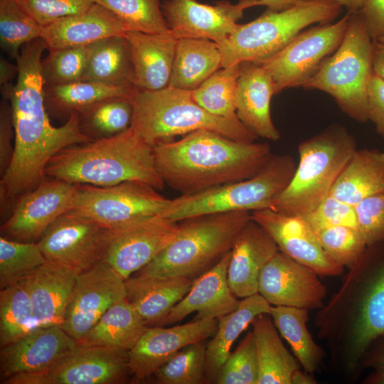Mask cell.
Here are the masks:
<instances>
[{
    "label": "cell",
    "instance_id": "11",
    "mask_svg": "<svg viewBox=\"0 0 384 384\" xmlns=\"http://www.w3.org/2000/svg\"><path fill=\"white\" fill-rule=\"evenodd\" d=\"M171 199L138 181L110 186L78 184L69 211L90 218L108 228L161 215Z\"/></svg>",
    "mask_w": 384,
    "mask_h": 384
},
{
    "label": "cell",
    "instance_id": "9",
    "mask_svg": "<svg viewBox=\"0 0 384 384\" xmlns=\"http://www.w3.org/2000/svg\"><path fill=\"white\" fill-rule=\"evenodd\" d=\"M373 41L360 11L351 13L341 43L302 87L330 95L348 117L366 122L368 87L373 74Z\"/></svg>",
    "mask_w": 384,
    "mask_h": 384
},
{
    "label": "cell",
    "instance_id": "12",
    "mask_svg": "<svg viewBox=\"0 0 384 384\" xmlns=\"http://www.w3.org/2000/svg\"><path fill=\"white\" fill-rule=\"evenodd\" d=\"M350 12L335 23L302 31L273 56L260 62L270 74L274 95L302 87L321 63L338 48L346 33Z\"/></svg>",
    "mask_w": 384,
    "mask_h": 384
},
{
    "label": "cell",
    "instance_id": "32",
    "mask_svg": "<svg viewBox=\"0 0 384 384\" xmlns=\"http://www.w3.org/2000/svg\"><path fill=\"white\" fill-rule=\"evenodd\" d=\"M259 363L257 384H292L301 365L284 346L271 316L257 315L251 323Z\"/></svg>",
    "mask_w": 384,
    "mask_h": 384
},
{
    "label": "cell",
    "instance_id": "27",
    "mask_svg": "<svg viewBox=\"0 0 384 384\" xmlns=\"http://www.w3.org/2000/svg\"><path fill=\"white\" fill-rule=\"evenodd\" d=\"M133 68L132 84L139 90H158L169 84L178 39L162 33L127 31Z\"/></svg>",
    "mask_w": 384,
    "mask_h": 384
},
{
    "label": "cell",
    "instance_id": "20",
    "mask_svg": "<svg viewBox=\"0 0 384 384\" xmlns=\"http://www.w3.org/2000/svg\"><path fill=\"white\" fill-rule=\"evenodd\" d=\"M251 218L274 239L279 250L321 277H335L343 267L323 250L315 232L302 216L289 215L271 208L254 210Z\"/></svg>",
    "mask_w": 384,
    "mask_h": 384
},
{
    "label": "cell",
    "instance_id": "16",
    "mask_svg": "<svg viewBox=\"0 0 384 384\" xmlns=\"http://www.w3.org/2000/svg\"><path fill=\"white\" fill-rule=\"evenodd\" d=\"M110 230L68 211L48 228L38 244L47 261L84 271L102 260Z\"/></svg>",
    "mask_w": 384,
    "mask_h": 384
},
{
    "label": "cell",
    "instance_id": "42",
    "mask_svg": "<svg viewBox=\"0 0 384 384\" xmlns=\"http://www.w3.org/2000/svg\"><path fill=\"white\" fill-rule=\"evenodd\" d=\"M47 262L38 242L0 238V287L14 284Z\"/></svg>",
    "mask_w": 384,
    "mask_h": 384
},
{
    "label": "cell",
    "instance_id": "54",
    "mask_svg": "<svg viewBox=\"0 0 384 384\" xmlns=\"http://www.w3.org/2000/svg\"><path fill=\"white\" fill-rule=\"evenodd\" d=\"M359 11L373 41L384 43V0H362Z\"/></svg>",
    "mask_w": 384,
    "mask_h": 384
},
{
    "label": "cell",
    "instance_id": "50",
    "mask_svg": "<svg viewBox=\"0 0 384 384\" xmlns=\"http://www.w3.org/2000/svg\"><path fill=\"white\" fill-rule=\"evenodd\" d=\"M354 207L358 228L367 245L384 242V191L364 198Z\"/></svg>",
    "mask_w": 384,
    "mask_h": 384
},
{
    "label": "cell",
    "instance_id": "18",
    "mask_svg": "<svg viewBox=\"0 0 384 384\" xmlns=\"http://www.w3.org/2000/svg\"><path fill=\"white\" fill-rule=\"evenodd\" d=\"M256 1L206 4L196 0H166L161 9L171 32L177 39H208L218 44L235 30L245 10L256 6Z\"/></svg>",
    "mask_w": 384,
    "mask_h": 384
},
{
    "label": "cell",
    "instance_id": "8",
    "mask_svg": "<svg viewBox=\"0 0 384 384\" xmlns=\"http://www.w3.org/2000/svg\"><path fill=\"white\" fill-rule=\"evenodd\" d=\"M338 0H312L291 8L267 10L218 43L222 68L243 62L260 63L275 55L305 28L330 23L342 11Z\"/></svg>",
    "mask_w": 384,
    "mask_h": 384
},
{
    "label": "cell",
    "instance_id": "23",
    "mask_svg": "<svg viewBox=\"0 0 384 384\" xmlns=\"http://www.w3.org/2000/svg\"><path fill=\"white\" fill-rule=\"evenodd\" d=\"M231 250L194 279L189 292L169 312L161 326L182 321L196 311L194 319H216L234 311L239 304L228 282Z\"/></svg>",
    "mask_w": 384,
    "mask_h": 384
},
{
    "label": "cell",
    "instance_id": "41",
    "mask_svg": "<svg viewBox=\"0 0 384 384\" xmlns=\"http://www.w3.org/2000/svg\"><path fill=\"white\" fill-rule=\"evenodd\" d=\"M112 12L127 31L162 33L170 31L159 0H95Z\"/></svg>",
    "mask_w": 384,
    "mask_h": 384
},
{
    "label": "cell",
    "instance_id": "22",
    "mask_svg": "<svg viewBox=\"0 0 384 384\" xmlns=\"http://www.w3.org/2000/svg\"><path fill=\"white\" fill-rule=\"evenodd\" d=\"M77 346L78 342L60 326L38 327L16 342L1 347V376L6 380L47 370Z\"/></svg>",
    "mask_w": 384,
    "mask_h": 384
},
{
    "label": "cell",
    "instance_id": "46",
    "mask_svg": "<svg viewBox=\"0 0 384 384\" xmlns=\"http://www.w3.org/2000/svg\"><path fill=\"white\" fill-rule=\"evenodd\" d=\"M314 232L325 252L348 269L358 262L368 246L358 228L341 225Z\"/></svg>",
    "mask_w": 384,
    "mask_h": 384
},
{
    "label": "cell",
    "instance_id": "47",
    "mask_svg": "<svg viewBox=\"0 0 384 384\" xmlns=\"http://www.w3.org/2000/svg\"><path fill=\"white\" fill-rule=\"evenodd\" d=\"M259 363L255 335L249 331L218 370L217 384H257Z\"/></svg>",
    "mask_w": 384,
    "mask_h": 384
},
{
    "label": "cell",
    "instance_id": "14",
    "mask_svg": "<svg viewBox=\"0 0 384 384\" xmlns=\"http://www.w3.org/2000/svg\"><path fill=\"white\" fill-rule=\"evenodd\" d=\"M178 231L177 222L161 215L110 228L102 260L127 279L171 243Z\"/></svg>",
    "mask_w": 384,
    "mask_h": 384
},
{
    "label": "cell",
    "instance_id": "28",
    "mask_svg": "<svg viewBox=\"0 0 384 384\" xmlns=\"http://www.w3.org/2000/svg\"><path fill=\"white\" fill-rule=\"evenodd\" d=\"M122 22L107 9L95 3L87 11L60 18L45 27L41 37L46 49L93 44L113 36L124 35Z\"/></svg>",
    "mask_w": 384,
    "mask_h": 384
},
{
    "label": "cell",
    "instance_id": "45",
    "mask_svg": "<svg viewBox=\"0 0 384 384\" xmlns=\"http://www.w3.org/2000/svg\"><path fill=\"white\" fill-rule=\"evenodd\" d=\"M92 48V44L49 50V53L41 60L45 86L66 85L81 80Z\"/></svg>",
    "mask_w": 384,
    "mask_h": 384
},
{
    "label": "cell",
    "instance_id": "34",
    "mask_svg": "<svg viewBox=\"0 0 384 384\" xmlns=\"http://www.w3.org/2000/svg\"><path fill=\"white\" fill-rule=\"evenodd\" d=\"M147 328L137 309L125 298L112 306L78 344L117 348L128 351Z\"/></svg>",
    "mask_w": 384,
    "mask_h": 384
},
{
    "label": "cell",
    "instance_id": "15",
    "mask_svg": "<svg viewBox=\"0 0 384 384\" xmlns=\"http://www.w3.org/2000/svg\"><path fill=\"white\" fill-rule=\"evenodd\" d=\"M125 298V279L100 260L78 274L60 326L78 342L112 306Z\"/></svg>",
    "mask_w": 384,
    "mask_h": 384
},
{
    "label": "cell",
    "instance_id": "43",
    "mask_svg": "<svg viewBox=\"0 0 384 384\" xmlns=\"http://www.w3.org/2000/svg\"><path fill=\"white\" fill-rule=\"evenodd\" d=\"M204 341L189 344L176 353L154 374L159 384H199L206 380Z\"/></svg>",
    "mask_w": 384,
    "mask_h": 384
},
{
    "label": "cell",
    "instance_id": "35",
    "mask_svg": "<svg viewBox=\"0 0 384 384\" xmlns=\"http://www.w3.org/2000/svg\"><path fill=\"white\" fill-rule=\"evenodd\" d=\"M47 108L58 113H80L102 102L125 98L131 100L136 87L131 84L113 85L80 80L55 86H45Z\"/></svg>",
    "mask_w": 384,
    "mask_h": 384
},
{
    "label": "cell",
    "instance_id": "6",
    "mask_svg": "<svg viewBox=\"0 0 384 384\" xmlns=\"http://www.w3.org/2000/svg\"><path fill=\"white\" fill-rule=\"evenodd\" d=\"M251 219L249 211L199 215L179 221L177 237L136 275L193 278L231 250Z\"/></svg>",
    "mask_w": 384,
    "mask_h": 384
},
{
    "label": "cell",
    "instance_id": "38",
    "mask_svg": "<svg viewBox=\"0 0 384 384\" xmlns=\"http://www.w3.org/2000/svg\"><path fill=\"white\" fill-rule=\"evenodd\" d=\"M38 327L23 281L1 289L0 346L16 342Z\"/></svg>",
    "mask_w": 384,
    "mask_h": 384
},
{
    "label": "cell",
    "instance_id": "48",
    "mask_svg": "<svg viewBox=\"0 0 384 384\" xmlns=\"http://www.w3.org/2000/svg\"><path fill=\"white\" fill-rule=\"evenodd\" d=\"M41 26L89 9L95 0H18Z\"/></svg>",
    "mask_w": 384,
    "mask_h": 384
},
{
    "label": "cell",
    "instance_id": "33",
    "mask_svg": "<svg viewBox=\"0 0 384 384\" xmlns=\"http://www.w3.org/2000/svg\"><path fill=\"white\" fill-rule=\"evenodd\" d=\"M222 68L216 43L201 38L178 39L168 87L193 90Z\"/></svg>",
    "mask_w": 384,
    "mask_h": 384
},
{
    "label": "cell",
    "instance_id": "17",
    "mask_svg": "<svg viewBox=\"0 0 384 384\" xmlns=\"http://www.w3.org/2000/svg\"><path fill=\"white\" fill-rule=\"evenodd\" d=\"M78 184L52 178L19 196L1 233L18 241L40 239L48 228L70 210Z\"/></svg>",
    "mask_w": 384,
    "mask_h": 384
},
{
    "label": "cell",
    "instance_id": "5",
    "mask_svg": "<svg viewBox=\"0 0 384 384\" xmlns=\"http://www.w3.org/2000/svg\"><path fill=\"white\" fill-rule=\"evenodd\" d=\"M131 102L130 127L151 146L200 129L244 142H255L258 138L239 119L209 113L194 100L191 90L171 87L158 90L136 88Z\"/></svg>",
    "mask_w": 384,
    "mask_h": 384
},
{
    "label": "cell",
    "instance_id": "58",
    "mask_svg": "<svg viewBox=\"0 0 384 384\" xmlns=\"http://www.w3.org/2000/svg\"><path fill=\"white\" fill-rule=\"evenodd\" d=\"M314 375L298 369L292 375V384H315L316 383Z\"/></svg>",
    "mask_w": 384,
    "mask_h": 384
},
{
    "label": "cell",
    "instance_id": "59",
    "mask_svg": "<svg viewBox=\"0 0 384 384\" xmlns=\"http://www.w3.org/2000/svg\"><path fill=\"white\" fill-rule=\"evenodd\" d=\"M342 7L347 9L348 12L355 13L361 10L362 0H338Z\"/></svg>",
    "mask_w": 384,
    "mask_h": 384
},
{
    "label": "cell",
    "instance_id": "19",
    "mask_svg": "<svg viewBox=\"0 0 384 384\" xmlns=\"http://www.w3.org/2000/svg\"><path fill=\"white\" fill-rule=\"evenodd\" d=\"M319 276L279 250L260 273L258 293L271 305L319 309L327 290Z\"/></svg>",
    "mask_w": 384,
    "mask_h": 384
},
{
    "label": "cell",
    "instance_id": "30",
    "mask_svg": "<svg viewBox=\"0 0 384 384\" xmlns=\"http://www.w3.org/2000/svg\"><path fill=\"white\" fill-rule=\"evenodd\" d=\"M384 191V151L356 149L336 180L329 195L355 206Z\"/></svg>",
    "mask_w": 384,
    "mask_h": 384
},
{
    "label": "cell",
    "instance_id": "55",
    "mask_svg": "<svg viewBox=\"0 0 384 384\" xmlns=\"http://www.w3.org/2000/svg\"><path fill=\"white\" fill-rule=\"evenodd\" d=\"M18 67L4 58L0 59V87L3 100L9 101L15 87L14 80L18 78Z\"/></svg>",
    "mask_w": 384,
    "mask_h": 384
},
{
    "label": "cell",
    "instance_id": "51",
    "mask_svg": "<svg viewBox=\"0 0 384 384\" xmlns=\"http://www.w3.org/2000/svg\"><path fill=\"white\" fill-rule=\"evenodd\" d=\"M368 119L384 137V80L373 74L367 92Z\"/></svg>",
    "mask_w": 384,
    "mask_h": 384
},
{
    "label": "cell",
    "instance_id": "36",
    "mask_svg": "<svg viewBox=\"0 0 384 384\" xmlns=\"http://www.w3.org/2000/svg\"><path fill=\"white\" fill-rule=\"evenodd\" d=\"M269 314L280 335L290 345L302 368L314 375L321 366L326 353L313 339L307 328L309 310L272 306Z\"/></svg>",
    "mask_w": 384,
    "mask_h": 384
},
{
    "label": "cell",
    "instance_id": "57",
    "mask_svg": "<svg viewBox=\"0 0 384 384\" xmlns=\"http://www.w3.org/2000/svg\"><path fill=\"white\" fill-rule=\"evenodd\" d=\"M312 0H257L256 6H265L268 10L279 11Z\"/></svg>",
    "mask_w": 384,
    "mask_h": 384
},
{
    "label": "cell",
    "instance_id": "37",
    "mask_svg": "<svg viewBox=\"0 0 384 384\" xmlns=\"http://www.w3.org/2000/svg\"><path fill=\"white\" fill-rule=\"evenodd\" d=\"M132 75L131 48L124 34L108 37L92 44L81 80L133 85Z\"/></svg>",
    "mask_w": 384,
    "mask_h": 384
},
{
    "label": "cell",
    "instance_id": "21",
    "mask_svg": "<svg viewBox=\"0 0 384 384\" xmlns=\"http://www.w3.org/2000/svg\"><path fill=\"white\" fill-rule=\"evenodd\" d=\"M217 327L216 319H194L168 328L148 327L128 351L130 373L139 380L154 375L181 348L213 337Z\"/></svg>",
    "mask_w": 384,
    "mask_h": 384
},
{
    "label": "cell",
    "instance_id": "52",
    "mask_svg": "<svg viewBox=\"0 0 384 384\" xmlns=\"http://www.w3.org/2000/svg\"><path fill=\"white\" fill-rule=\"evenodd\" d=\"M14 135L11 106L9 101L3 100L0 107V172L1 176L9 167L14 147L11 141Z\"/></svg>",
    "mask_w": 384,
    "mask_h": 384
},
{
    "label": "cell",
    "instance_id": "25",
    "mask_svg": "<svg viewBox=\"0 0 384 384\" xmlns=\"http://www.w3.org/2000/svg\"><path fill=\"white\" fill-rule=\"evenodd\" d=\"M80 272L77 268L47 261L22 279L39 327L61 326Z\"/></svg>",
    "mask_w": 384,
    "mask_h": 384
},
{
    "label": "cell",
    "instance_id": "29",
    "mask_svg": "<svg viewBox=\"0 0 384 384\" xmlns=\"http://www.w3.org/2000/svg\"><path fill=\"white\" fill-rule=\"evenodd\" d=\"M194 279L184 276L144 277L125 279L127 299L146 326H161L170 310L191 289Z\"/></svg>",
    "mask_w": 384,
    "mask_h": 384
},
{
    "label": "cell",
    "instance_id": "49",
    "mask_svg": "<svg viewBox=\"0 0 384 384\" xmlns=\"http://www.w3.org/2000/svg\"><path fill=\"white\" fill-rule=\"evenodd\" d=\"M302 217L314 231L341 225L358 228L355 207L331 195Z\"/></svg>",
    "mask_w": 384,
    "mask_h": 384
},
{
    "label": "cell",
    "instance_id": "13",
    "mask_svg": "<svg viewBox=\"0 0 384 384\" xmlns=\"http://www.w3.org/2000/svg\"><path fill=\"white\" fill-rule=\"evenodd\" d=\"M128 351L122 348L78 345L47 370L14 375L6 384H112L128 372Z\"/></svg>",
    "mask_w": 384,
    "mask_h": 384
},
{
    "label": "cell",
    "instance_id": "26",
    "mask_svg": "<svg viewBox=\"0 0 384 384\" xmlns=\"http://www.w3.org/2000/svg\"><path fill=\"white\" fill-rule=\"evenodd\" d=\"M274 95V83L269 72L260 63H242L235 94L237 117L257 137L276 142L280 133L270 113Z\"/></svg>",
    "mask_w": 384,
    "mask_h": 384
},
{
    "label": "cell",
    "instance_id": "4",
    "mask_svg": "<svg viewBox=\"0 0 384 384\" xmlns=\"http://www.w3.org/2000/svg\"><path fill=\"white\" fill-rule=\"evenodd\" d=\"M45 174L73 184L110 186L138 181L157 190L165 185L156 166L153 146L131 127L61 150L50 160Z\"/></svg>",
    "mask_w": 384,
    "mask_h": 384
},
{
    "label": "cell",
    "instance_id": "1",
    "mask_svg": "<svg viewBox=\"0 0 384 384\" xmlns=\"http://www.w3.org/2000/svg\"><path fill=\"white\" fill-rule=\"evenodd\" d=\"M46 49L41 38L25 44L16 59L18 75L9 102L11 106L14 146L11 163L0 181L1 204L8 206L35 188L46 176L50 160L61 150L89 142L78 113L60 127L49 119L41 60Z\"/></svg>",
    "mask_w": 384,
    "mask_h": 384
},
{
    "label": "cell",
    "instance_id": "24",
    "mask_svg": "<svg viewBox=\"0 0 384 384\" xmlns=\"http://www.w3.org/2000/svg\"><path fill=\"white\" fill-rule=\"evenodd\" d=\"M278 251L271 235L251 218L231 249L228 282L232 293L242 299L258 293L260 273Z\"/></svg>",
    "mask_w": 384,
    "mask_h": 384
},
{
    "label": "cell",
    "instance_id": "56",
    "mask_svg": "<svg viewBox=\"0 0 384 384\" xmlns=\"http://www.w3.org/2000/svg\"><path fill=\"white\" fill-rule=\"evenodd\" d=\"M373 71L384 80V43L373 41Z\"/></svg>",
    "mask_w": 384,
    "mask_h": 384
},
{
    "label": "cell",
    "instance_id": "3",
    "mask_svg": "<svg viewBox=\"0 0 384 384\" xmlns=\"http://www.w3.org/2000/svg\"><path fill=\"white\" fill-rule=\"evenodd\" d=\"M153 150L163 181L181 195L251 178L273 154L267 143L236 140L207 129L158 144Z\"/></svg>",
    "mask_w": 384,
    "mask_h": 384
},
{
    "label": "cell",
    "instance_id": "2",
    "mask_svg": "<svg viewBox=\"0 0 384 384\" xmlns=\"http://www.w3.org/2000/svg\"><path fill=\"white\" fill-rule=\"evenodd\" d=\"M314 322L334 366L358 373L366 351L384 338V242L367 246Z\"/></svg>",
    "mask_w": 384,
    "mask_h": 384
},
{
    "label": "cell",
    "instance_id": "39",
    "mask_svg": "<svg viewBox=\"0 0 384 384\" xmlns=\"http://www.w3.org/2000/svg\"><path fill=\"white\" fill-rule=\"evenodd\" d=\"M241 68L242 63L218 70L200 86L191 90L193 98L213 115L238 118L235 94Z\"/></svg>",
    "mask_w": 384,
    "mask_h": 384
},
{
    "label": "cell",
    "instance_id": "10",
    "mask_svg": "<svg viewBox=\"0 0 384 384\" xmlns=\"http://www.w3.org/2000/svg\"><path fill=\"white\" fill-rule=\"evenodd\" d=\"M297 164L290 155L272 154L256 175L171 199L161 216L175 222L203 215L271 208L290 183Z\"/></svg>",
    "mask_w": 384,
    "mask_h": 384
},
{
    "label": "cell",
    "instance_id": "40",
    "mask_svg": "<svg viewBox=\"0 0 384 384\" xmlns=\"http://www.w3.org/2000/svg\"><path fill=\"white\" fill-rule=\"evenodd\" d=\"M43 30L18 0H0V44L14 60L25 44L41 37Z\"/></svg>",
    "mask_w": 384,
    "mask_h": 384
},
{
    "label": "cell",
    "instance_id": "44",
    "mask_svg": "<svg viewBox=\"0 0 384 384\" xmlns=\"http://www.w3.org/2000/svg\"><path fill=\"white\" fill-rule=\"evenodd\" d=\"M85 132L100 137H110L128 129L132 123L133 107L131 100L115 98L102 102L80 113Z\"/></svg>",
    "mask_w": 384,
    "mask_h": 384
},
{
    "label": "cell",
    "instance_id": "7",
    "mask_svg": "<svg viewBox=\"0 0 384 384\" xmlns=\"http://www.w3.org/2000/svg\"><path fill=\"white\" fill-rule=\"evenodd\" d=\"M355 139L343 127L333 124L298 146L299 163L271 209L304 216L327 197L341 171L356 150Z\"/></svg>",
    "mask_w": 384,
    "mask_h": 384
},
{
    "label": "cell",
    "instance_id": "53",
    "mask_svg": "<svg viewBox=\"0 0 384 384\" xmlns=\"http://www.w3.org/2000/svg\"><path fill=\"white\" fill-rule=\"evenodd\" d=\"M369 369L364 384H384V338L375 341L363 355L359 371Z\"/></svg>",
    "mask_w": 384,
    "mask_h": 384
},
{
    "label": "cell",
    "instance_id": "31",
    "mask_svg": "<svg viewBox=\"0 0 384 384\" xmlns=\"http://www.w3.org/2000/svg\"><path fill=\"white\" fill-rule=\"evenodd\" d=\"M272 305L259 293L243 298L232 312L219 319L217 330L206 344V380L214 381L215 376L231 353L230 349L254 319L270 314Z\"/></svg>",
    "mask_w": 384,
    "mask_h": 384
}]
</instances>
